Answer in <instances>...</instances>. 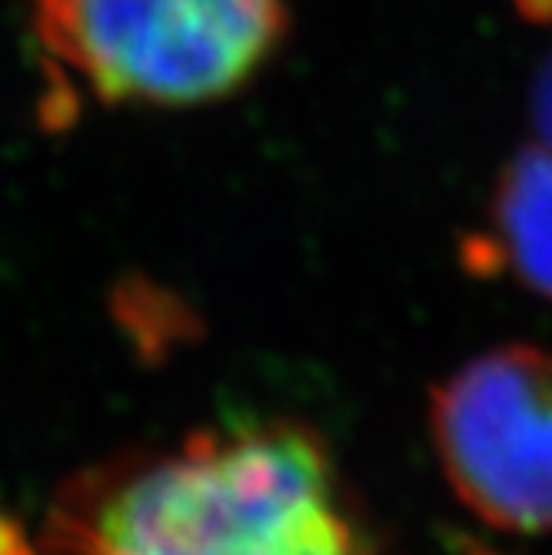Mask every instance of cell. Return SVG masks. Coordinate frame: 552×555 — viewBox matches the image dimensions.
Wrapping results in <instances>:
<instances>
[{
	"label": "cell",
	"mask_w": 552,
	"mask_h": 555,
	"mask_svg": "<svg viewBox=\"0 0 552 555\" xmlns=\"http://www.w3.org/2000/svg\"><path fill=\"white\" fill-rule=\"evenodd\" d=\"M532 21H552V0H519Z\"/></svg>",
	"instance_id": "cell-8"
},
{
	"label": "cell",
	"mask_w": 552,
	"mask_h": 555,
	"mask_svg": "<svg viewBox=\"0 0 552 555\" xmlns=\"http://www.w3.org/2000/svg\"><path fill=\"white\" fill-rule=\"evenodd\" d=\"M442 473L460 502L506 532H552V349L496 346L429 399Z\"/></svg>",
	"instance_id": "cell-3"
},
{
	"label": "cell",
	"mask_w": 552,
	"mask_h": 555,
	"mask_svg": "<svg viewBox=\"0 0 552 555\" xmlns=\"http://www.w3.org/2000/svg\"><path fill=\"white\" fill-rule=\"evenodd\" d=\"M0 555H40V545L27 535L24 522L0 509Z\"/></svg>",
	"instance_id": "cell-7"
},
{
	"label": "cell",
	"mask_w": 552,
	"mask_h": 555,
	"mask_svg": "<svg viewBox=\"0 0 552 555\" xmlns=\"http://www.w3.org/2000/svg\"><path fill=\"white\" fill-rule=\"evenodd\" d=\"M492 233L463 246L479 276L513 273L529 293L552 299V150L526 146L503 167L492 193Z\"/></svg>",
	"instance_id": "cell-4"
},
{
	"label": "cell",
	"mask_w": 552,
	"mask_h": 555,
	"mask_svg": "<svg viewBox=\"0 0 552 555\" xmlns=\"http://www.w3.org/2000/svg\"><path fill=\"white\" fill-rule=\"evenodd\" d=\"M339 499L323 439L290 420L200 429L177 452L70 482L40 555H293Z\"/></svg>",
	"instance_id": "cell-1"
},
{
	"label": "cell",
	"mask_w": 552,
	"mask_h": 555,
	"mask_svg": "<svg viewBox=\"0 0 552 555\" xmlns=\"http://www.w3.org/2000/svg\"><path fill=\"white\" fill-rule=\"evenodd\" d=\"M111 313L127 336L130 349L150 366L167 363L174 349L204 336V320H200L187 299L157 286L140 273L124 276L111 293Z\"/></svg>",
	"instance_id": "cell-5"
},
{
	"label": "cell",
	"mask_w": 552,
	"mask_h": 555,
	"mask_svg": "<svg viewBox=\"0 0 552 555\" xmlns=\"http://www.w3.org/2000/svg\"><path fill=\"white\" fill-rule=\"evenodd\" d=\"M50 57L111 104L190 107L254 77L286 30L283 0H34Z\"/></svg>",
	"instance_id": "cell-2"
},
{
	"label": "cell",
	"mask_w": 552,
	"mask_h": 555,
	"mask_svg": "<svg viewBox=\"0 0 552 555\" xmlns=\"http://www.w3.org/2000/svg\"><path fill=\"white\" fill-rule=\"evenodd\" d=\"M532 124L542 137V146L552 150V57L545 61L532 87Z\"/></svg>",
	"instance_id": "cell-6"
},
{
	"label": "cell",
	"mask_w": 552,
	"mask_h": 555,
	"mask_svg": "<svg viewBox=\"0 0 552 555\" xmlns=\"http://www.w3.org/2000/svg\"><path fill=\"white\" fill-rule=\"evenodd\" d=\"M470 555H499V552H492V548H483V545H473V548H470Z\"/></svg>",
	"instance_id": "cell-9"
}]
</instances>
